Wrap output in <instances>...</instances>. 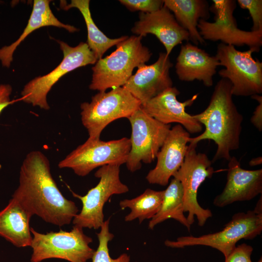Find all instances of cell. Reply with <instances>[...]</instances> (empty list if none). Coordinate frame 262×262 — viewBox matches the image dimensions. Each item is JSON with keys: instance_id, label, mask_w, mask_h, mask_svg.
<instances>
[{"instance_id": "cell-1", "label": "cell", "mask_w": 262, "mask_h": 262, "mask_svg": "<svg viewBox=\"0 0 262 262\" xmlns=\"http://www.w3.org/2000/svg\"><path fill=\"white\" fill-rule=\"evenodd\" d=\"M49 161L41 151L28 153L20 167L19 185L12 198L32 216L62 227L71 223L79 209L59 189L50 171Z\"/></svg>"}, {"instance_id": "cell-2", "label": "cell", "mask_w": 262, "mask_h": 262, "mask_svg": "<svg viewBox=\"0 0 262 262\" xmlns=\"http://www.w3.org/2000/svg\"><path fill=\"white\" fill-rule=\"evenodd\" d=\"M231 84L221 78L214 86L208 105L201 113L193 117L205 126L204 131L189 143L197 144L204 140H213L217 149L212 162L224 159L229 161L230 153L240 146L243 117L238 111L232 98Z\"/></svg>"}, {"instance_id": "cell-3", "label": "cell", "mask_w": 262, "mask_h": 262, "mask_svg": "<svg viewBox=\"0 0 262 262\" xmlns=\"http://www.w3.org/2000/svg\"><path fill=\"white\" fill-rule=\"evenodd\" d=\"M141 36L131 35L117 44L111 54L98 59L93 66L89 88L99 92L123 86L135 67L148 62L152 55Z\"/></svg>"}, {"instance_id": "cell-4", "label": "cell", "mask_w": 262, "mask_h": 262, "mask_svg": "<svg viewBox=\"0 0 262 262\" xmlns=\"http://www.w3.org/2000/svg\"><path fill=\"white\" fill-rule=\"evenodd\" d=\"M141 106L139 100L123 86L98 92L90 102L81 104L82 125L91 139H100L102 131L113 121L130 117Z\"/></svg>"}, {"instance_id": "cell-5", "label": "cell", "mask_w": 262, "mask_h": 262, "mask_svg": "<svg viewBox=\"0 0 262 262\" xmlns=\"http://www.w3.org/2000/svg\"><path fill=\"white\" fill-rule=\"evenodd\" d=\"M262 231V210L254 209L235 213L224 228L216 232L196 237L181 236L176 240H166L164 244L172 248L194 246H210L221 252L226 258L242 239L252 240Z\"/></svg>"}, {"instance_id": "cell-6", "label": "cell", "mask_w": 262, "mask_h": 262, "mask_svg": "<svg viewBox=\"0 0 262 262\" xmlns=\"http://www.w3.org/2000/svg\"><path fill=\"white\" fill-rule=\"evenodd\" d=\"M253 52H257L251 48L240 51L222 43L217 45L215 56L225 67L218 74L230 82L233 96L251 97L262 93V63L253 58Z\"/></svg>"}, {"instance_id": "cell-7", "label": "cell", "mask_w": 262, "mask_h": 262, "mask_svg": "<svg viewBox=\"0 0 262 262\" xmlns=\"http://www.w3.org/2000/svg\"><path fill=\"white\" fill-rule=\"evenodd\" d=\"M33 252L31 262L57 258L70 262H87L95 250L89 244L93 239L84 234L83 229L73 226L70 231L60 230L45 234L31 228Z\"/></svg>"}, {"instance_id": "cell-8", "label": "cell", "mask_w": 262, "mask_h": 262, "mask_svg": "<svg viewBox=\"0 0 262 262\" xmlns=\"http://www.w3.org/2000/svg\"><path fill=\"white\" fill-rule=\"evenodd\" d=\"M117 164L103 165L95 172L99 179L98 184L82 196L71 191L72 195L82 202V209L72 220L74 226L82 228L99 229L104 222L103 207L114 195L129 191L128 187L120 179V166Z\"/></svg>"}, {"instance_id": "cell-9", "label": "cell", "mask_w": 262, "mask_h": 262, "mask_svg": "<svg viewBox=\"0 0 262 262\" xmlns=\"http://www.w3.org/2000/svg\"><path fill=\"white\" fill-rule=\"evenodd\" d=\"M57 42L63 53L61 63L47 74L30 81L21 92L23 101L45 110L49 109L47 99L48 94L60 78L79 67L95 64L98 61L86 43L82 42L73 47L62 41Z\"/></svg>"}, {"instance_id": "cell-10", "label": "cell", "mask_w": 262, "mask_h": 262, "mask_svg": "<svg viewBox=\"0 0 262 262\" xmlns=\"http://www.w3.org/2000/svg\"><path fill=\"white\" fill-rule=\"evenodd\" d=\"M197 145L189 144L184 162L173 177L178 180L183 190L184 211L191 226L196 217L198 225L203 226L213 216L211 211L204 209L198 203V190L207 178H211L214 169L207 155L196 150Z\"/></svg>"}, {"instance_id": "cell-11", "label": "cell", "mask_w": 262, "mask_h": 262, "mask_svg": "<svg viewBox=\"0 0 262 262\" xmlns=\"http://www.w3.org/2000/svg\"><path fill=\"white\" fill-rule=\"evenodd\" d=\"M131 148L130 138L104 141L88 138L58 164L60 168L71 169L84 177L98 167L110 164H125Z\"/></svg>"}, {"instance_id": "cell-12", "label": "cell", "mask_w": 262, "mask_h": 262, "mask_svg": "<svg viewBox=\"0 0 262 262\" xmlns=\"http://www.w3.org/2000/svg\"><path fill=\"white\" fill-rule=\"evenodd\" d=\"M210 10L214 14V21L200 20L197 25L203 39L233 46H247L258 52L262 45V31H246L238 28L233 12L234 0H213Z\"/></svg>"}, {"instance_id": "cell-13", "label": "cell", "mask_w": 262, "mask_h": 262, "mask_svg": "<svg viewBox=\"0 0 262 262\" xmlns=\"http://www.w3.org/2000/svg\"><path fill=\"white\" fill-rule=\"evenodd\" d=\"M131 127V148L126 162L128 169L139 170L142 163L150 164L156 158L171 129L147 114L141 107L128 118Z\"/></svg>"}, {"instance_id": "cell-14", "label": "cell", "mask_w": 262, "mask_h": 262, "mask_svg": "<svg viewBox=\"0 0 262 262\" xmlns=\"http://www.w3.org/2000/svg\"><path fill=\"white\" fill-rule=\"evenodd\" d=\"M179 94V90L172 86L141 105V108L149 115L163 124L170 125L172 123H177L189 133L201 132L202 125L185 110L187 107L193 104L198 94L184 102L178 100L177 97Z\"/></svg>"}, {"instance_id": "cell-15", "label": "cell", "mask_w": 262, "mask_h": 262, "mask_svg": "<svg viewBox=\"0 0 262 262\" xmlns=\"http://www.w3.org/2000/svg\"><path fill=\"white\" fill-rule=\"evenodd\" d=\"M173 64L169 55L160 52L153 64L140 66L136 73L130 77L123 86L141 105L166 89L172 87L170 69Z\"/></svg>"}, {"instance_id": "cell-16", "label": "cell", "mask_w": 262, "mask_h": 262, "mask_svg": "<svg viewBox=\"0 0 262 262\" xmlns=\"http://www.w3.org/2000/svg\"><path fill=\"white\" fill-rule=\"evenodd\" d=\"M190 133L180 124L171 128L157 156L155 167L146 180L150 184L166 186L183 164L187 151Z\"/></svg>"}, {"instance_id": "cell-17", "label": "cell", "mask_w": 262, "mask_h": 262, "mask_svg": "<svg viewBox=\"0 0 262 262\" xmlns=\"http://www.w3.org/2000/svg\"><path fill=\"white\" fill-rule=\"evenodd\" d=\"M131 31L142 37L148 34L154 35L164 46L168 55L175 47L183 41H190L188 33L164 6L152 13L140 12L139 20L134 23Z\"/></svg>"}, {"instance_id": "cell-18", "label": "cell", "mask_w": 262, "mask_h": 262, "mask_svg": "<svg viewBox=\"0 0 262 262\" xmlns=\"http://www.w3.org/2000/svg\"><path fill=\"white\" fill-rule=\"evenodd\" d=\"M227 180L223 191L213 200L216 207L250 200L262 193V169H244L234 156L229 161Z\"/></svg>"}, {"instance_id": "cell-19", "label": "cell", "mask_w": 262, "mask_h": 262, "mask_svg": "<svg viewBox=\"0 0 262 262\" xmlns=\"http://www.w3.org/2000/svg\"><path fill=\"white\" fill-rule=\"evenodd\" d=\"M219 66L215 56L210 55L197 46L187 43L181 46L175 69L180 81L197 80L205 86L211 87L213 85V77Z\"/></svg>"}, {"instance_id": "cell-20", "label": "cell", "mask_w": 262, "mask_h": 262, "mask_svg": "<svg viewBox=\"0 0 262 262\" xmlns=\"http://www.w3.org/2000/svg\"><path fill=\"white\" fill-rule=\"evenodd\" d=\"M32 217L12 198L0 211V236L17 247L31 246L33 236L30 221Z\"/></svg>"}, {"instance_id": "cell-21", "label": "cell", "mask_w": 262, "mask_h": 262, "mask_svg": "<svg viewBox=\"0 0 262 262\" xmlns=\"http://www.w3.org/2000/svg\"><path fill=\"white\" fill-rule=\"evenodd\" d=\"M50 0H34L33 10L28 24L19 37L9 46L0 49V61L2 65L9 67L13 60V54L16 48L31 33L41 27L54 26L62 28L70 33L79 30L73 26L64 24L54 15L50 8Z\"/></svg>"}, {"instance_id": "cell-22", "label": "cell", "mask_w": 262, "mask_h": 262, "mask_svg": "<svg viewBox=\"0 0 262 262\" xmlns=\"http://www.w3.org/2000/svg\"><path fill=\"white\" fill-rule=\"evenodd\" d=\"M164 6L173 13L178 23L189 33L194 45L205 44L197 25L200 20L210 17V6L205 0H163Z\"/></svg>"}, {"instance_id": "cell-23", "label": "cell", "mask_w": 262, "mask_h": 262, "mask_svg": "<svg viewBox=\"0 0 262 262\" xmlns=\"http://www.w3.org/2000/svg\"><path fill=\"white\" fill-rule=\"evenodd\" d=\"M89 4V0H72L68 4L66 1H61V7L65 10L76 8L80 11L87 28L86 43L98 60L102 58L103 54L110 48L125 40L128 36H122L114 39L107 37L95 24L91 16Z\"/></svg>"}, {"instance_id": "cell-24", "label": "cell", "mask_w": 262, "mask_h": 262, "mask_svg": "<svg viewBox=\"0 0 262 262\" xmlns=\"http://www.w3.org/2000/svg\"><path fill=\"white\" fill-rule=\"evenodd\" d=\"M184 211L183 190L180 182L173 178L164 190L161 208L149 221L148 228L153 229L158 224L168 219H174L185 227L189 231V224Z\"/></svg>"}, {"instance_id": "cell-25", "label": "cell", "mask_w": 262, "mask_h": 262, "mask_svg": "<svg viewBox=\"0 0 262 262\" xmlns=\"http://www.w3.org/2000/svg\"><path fill=\"white\" fill-rule=\"evenodd\" d=\"M164 195V190L155 191L148 188L136 197L120 201L121 209L128 208L131 210L125 217V221L130 222L138 219L141 223L146 219H151L159 211Z\"/></svg>"}, {"instance_id": "cell-26", "label": "cell", "mask_w": 262, "mask_h": 262, "mask_svg": "<svg viewBox=\"0 0 262 262\" xmlns=\"http://www.w3.org/2000/svg\"><path fill=\"white\" fill-rule=\"evenodd\" d=\"M110 218L104 221L97 233L98 246L92 258V262H130V257L127 253H123L116 259L112 258L109 254L108 243L114 238V234L109 230Z\"/></svg>"}, {"instance_id": "cell-27", "label": "cell", "mask_w": 262, "mask_h": 262, "mask_svg": "<svg viewBox=\"0 0 262 262\" xmlns=\"http://www.w3.org/2000/svg\"><path fill=\"white\" fill-rule=\"evenodd\" d=\"M236 2L240 7L248 11L252 20L251 31H262V0H238Z\"/></svg>"}, {"instance_id": "cell-28", "label": "cell", "mask_w": 262, "mask_h": 262, "mask_svg": "<svg viewBox=\"0 0 262 262\" xmlns=\"http://www.w3.org/2000/svg\"><path fill=\"white\" fill-rule=\"evenodd\" d=\"M119 1L131 11L152 13L164 6L163 0H120Z\"/></svg>"}, {"instance_id": "cell-29", "label": "cell", "mask_w": 262, "mask_h": 262, "mask_svg": "<svg viewBox=\"0 0 262 262\" xmlns=\"http://www.w3.org/2000/svg\"><path fill=\"white\" fill-rule=\"evenodd\" d=\"M253 250V247L246 243L238 245L225 258L224 262H252L251 255Z\"/></svg>"}, {"instance_id": "cell-30", "label": "cell", "mask_w": 262, "mask_h": 262, "mask_svg": "<svg viewBox=\"0 0 262 262\" xmlns=\"http://www.w3.org/2000/svg\"><path fill=\"white\" fill-rule=\"evenodd\" d=\"M251 97L259 102L251 117V122L260 131H262V96L261 95H255Z\"/></svg>"}, {"instance_id": "cell-31", "label": "cell", "mask_w": 262, "mask_h": 262, "mask_svg": "<svg viewBox=\"0 0 262 262\" xmlns=\"http://www.w3.org/2000/svg\"><path fill=\"white\" fill-rule=\"evenodd\" d=\"M12 87L9 84H0V114L2 111L14 101L11 99Z\"/></svg>"}, {"instance_id": "cell-32", "label": "cell", "mask_w": 262, "mask_h": 262, "mask_svg": "<svg viewBox=\"0 0 262 262\" xmlns=\"http://www.w3.org/2000/svg\"><path fill=\"white\" fill-rule=\"evenodd\" d=\"M262 163V157H259L257 158H254L252 159L249 164L251 166H254L256 165L261 164Z\"/></svg>"}, {"instance_id": "cell-33", "label": "cell", "mask_w": 262, "mask_h": 262, "mask_svg": "<svg viewBox=\"0 0 262 262\" xmlns=\"http://www.w3.org/2000/svg\"><path fill=\"white\" fill-rule=\"evenodd\" d=\"M257 262H262V258H261V259Z\"/></svg>"}]
</instances>
